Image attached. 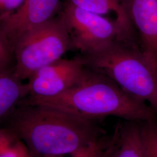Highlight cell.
Here are the masks:
<instances>
[{"label": "cell", "instance_id": "1", "mask_svg": "<svg viewBox=\"0 0 157 157\" xmlns=\"http://www.w3.org/2000/svg\"><path fill=\"white\" fill-rule=\"evenodd\" d=\"M3 122L34 157H89L107 137L98 121L44 105L19 103Z\"/></svg>", "mask_w": 157, "mask_h": 157}, {"label": "cell", "instance_id": "2", "mask_svg": "<svg viewBox=\"0 0 157 157\" xmlns=\"http://www.w3.org/2000/svg\"><path fill=\"white\" fill-rule=\"evenodd\" d=\"M21 102L96 121L109 117L136 122L157 121V113L146 102L129 95L112 79L87 67L78 83L61 94L43 98L26 97Z\"/></svg>", "mask_w": 157, "mask_h": 157}, {"label": "cell", "instance_id": "3", "mask_svg": "<svg viewBox=\"0 0 157 157\" xmlns=\"http://www.w3.org/2000/svg\"><path fill=\"white\" fill-rule=\"evenodd\" d=\"M82 57L87 67L112 79L157 113V73L146 61L138 43L118 41Z\"/></svg>", "mask_w": 157, "mask_h": 157}, {"label": "cell", "instance_id": "4", "mask_svg": "<svg viewBox=\"0 0 157 157\" xmlns=\"http://www.w3.org/2000/svg\"><path fill=\"white\" fill-rule=\"evenodd\" d=\"M71 49L67 29L58 14L19 37L13 47V76L23 82L36 71L62 58Z\"/></svg>", "mask_w": 157, "mask_h": 157}, {"label": "cell", "instance_id": "5", "mask_svg": "<svg viewBox=\"0 0 157 157\" xmlns=\"http://www.w3.org/2000/svg\"><path fill=\"white\" fill-rule=\"evenodd\" d=\"M67 29L71 49L82 55L93 53L118 41L137 43L115 19L73 6L66 0L59 13Z\"/></svg>", "mask_w": 157, "mask_h": 157}, {"label": "cell", "instance_id": "6", "mask_svg": "<svg viewBox=\"0 0 157 157\" xmlns=\"http://www.w3.org/2000/svg\"><path fill=\"white\" fill-rule=\"evenodd\" d=\"M86 69L82 56L71 59L61 58L41 67L28 79L27 97L43 98L59 95L76 84Z\"/></svg>", "mask_w": 157, "mask_h": 157}, {"label": "cell", "instance_id": "7", "mask_svg": "<svg viewBox=\"0 0 157 157\" xmlns=\"http://www.w3.org/2000/svg\"><path fill=\"white\" fill-rule=\"evenodd\" d=\"M61 8V0H25L15 13L0 23V29L13 49L23 34L56 17Z\"/></svg>", "mask_w": 157, "mask_h": 157}, {"label": "cell", "instance_id": "8", "mask_svg": "<svg viewBox=\"0 0 157 157\" xmlns=\"http://www.w3.org/2000/svg\"><path fill=\"white\" fill-rule=\"evenodd\" d=\"M128 2L141 50L157 73V0H128Z\"/></svg>", "mask_w": 157, "mask_h": 157}, {"label": "cell", "instance_id": "9", "mask_svg": "<svg viewBox=\"0 0 157 157\" xmlns=\"http://www.w3.org/2000/svg\"><path fill=\"white\" fill-rule=\"evenodd\" d=\"M73 6L104 16L113 13L115 19L131 37L137 39L129 15L128 0H67Z\"/></svg>", "mask_w": 157, "mask_h": 157}, {"label": "cell", "instance_id": "10", "mask_svg": "<svg viewBox=\"0 0 157 157\" xmlns=\"http://www.w3.org/2000/svg\"><path fill=\"white\" fill-rule=\"evenodd\" d=\"M28 95L27 84L13 76L12 67L0 71V122Z\"/></svg>", "mask_w": 157, "mask_h": 157}, {"label": "cell", "instance_id": "11", "mask_svg": "<svg viewBox=\"0 0 157 157\" xmlns=\"http://www.w3.org/2000/svg\"><path fill=\"white\" fill-rule=\"evenodd\" d=\"M139 123L124 121L118 124V146L114 157H146Z\"/></svg>", "mask_w": 157, "mask_h": 157}, {"label": "cell", "instance_id": "12", "mask_svg": "<svg viewBox=\"0 0 157 157\" xmlns=\"http://www.w3.org/2000/svg\"><path fill=\"white\" fill-rule=\"evenodd\" d=\"M139 124L146 157H157V121L140 122Z\"/></svg>", "mask_w": 157, "mask_h": 157}, {"label": "cell", "instance_id": "13", "mask_svg": "<svg viewBox=\"0 0 157 157\" xmlns=\"http://www.w3.org/2000/svg\"><path fill=\"white\" fill-rule=\"evenodd\" d=\"M13 58V52L10 42L0 29V71L11 68L10 65Z\"/></svg>", "mask_w": 157, "mask_h": 157}, {"label": "cell", "instance_id": "14", "mask_svg": "<svg viewBox=\"0 0 157 157\" xmlns=\"http://www.w3.org/2000/svg\"><path fill=\"white\" fill-rule=\"evenodd\" d=\"M0 157H34L26 144L17 139L0 154Z\"/></svg>", "mask_w": 157, "mask_h": 157}, {"label": "cell", "instance_id": "15", "mask_svg": "<svg viewBox=\"0 0 157 157\" xmlns=\"http://www.w3.org/2000/svg\"><path fill=\"white\" fill-rule=\"evenodd\" d=\"M25 0H0V23L11 16L22 6Z\"/></svg>", "mask_w": 157, "mask_h": 157}, {"label": "cell", "instance_id": "16", "mask_svg": "<svg viewBox=\"0 0 157 157\" xmlns=\"http://www.w3.org/2000/svg\"><path fill=\"white\" fill-rule=\"evenodd\" d=\"M17 139L9 129L0 128V154Z\"/></svg>", "mask_w": 157, "mask_h": 157}, {"label": "cell", "instance_id": "17", "mask_svg": "<svg viewBox=\"0 0 157 157\" xmlns=\"http://www.w3.org/2000/svg\"><path fill=\"white\" fill-rule=\"evenodd\" d=\"M111 139V136H108L107 138L104 139L101 141L98 146L95 147L94 150L93 151L92 154L89 157H102L104 151L108 146Z\"/></svg>", "mask_w": 157, "mask_h": 157}, {"label": "cell", "instance_id": "18", "mask_svg": "<svg viewBox=\"0 0 157 157\" xmlns=\"http://www.w3.org/2000/svg\"><path fill=\"white\" fill-rule=\"evenodd\" d=\"M117 147L115 143H111L105 149L102 157H114L117 150Z\"/></svg>", "mask_w": 157, "mask_h": 157}, {"label": "cell", "instance_id": "19", "mask_svg": "<svg viewBox=\"0 0 157 157\" xmlns=\"http://www.w3.org/2000/svg\"><path fill=\"white\" fill-rule=\"evenodd\" d=\"M91 154H92V153H91ZM90 156H89V157H90Z\"/></svg>", "mask_w": 157, "mask_h": 157}]
</instances>
